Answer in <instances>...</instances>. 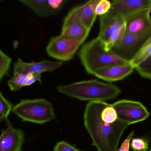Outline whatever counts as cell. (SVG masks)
<instances>
[{
    "label": "cell",
    "mask_w": 151,
    "mask_h": 151,
    "mask_svg": "<svg viewBox=\"0 0 151 151\" xmlns=\"http://www.w3.org/2000/svg\"><path fill=\"white\" fill-rule=\"evenodd\" d=\"M135 70L143 78L151 80V56L136 67Z\"/></svg>",
    "instance_id": "603a6c76"
},
{
    "label": "cell",
    "mask_w": 151,
    "mask_h": 151,
    "mask_svg": "<svg viewBox=\"0 0 151 151\" xmlns=\"http://www.w3.org/2000/svg\"><path fill=\"white\" fill-rule=\"evenodd\" d=\"M111 8V1L108 0H99L95 10L96 16H103L106 14Z\"/></svg>",
    "instance_id": "cb8c5ba5"
},
{
    "label": "cell",
    "mask_w": 151,
    "mask_h": 151,
    "mask_svg": "<svg viewBox=\"0 0 151 151\" xmlns=\"http://www.w3.org/2000/svg\"><path fill=\"white\" fill-rule=\"evenodd\" d=\"M145 43H151V35L149 37V38L147 39V40L145 41Z\"/></svg>",
    "instance_id": "83f0119b"
},
{
    "label": "cell",
    "mask_w": 151,
    "mask_h": 151,
    "mask_svg": "<svg viewBox=\"0 0 151 151\" xmlns=\"http://www.w3.org/2000/svg\"><path fill=\"white\" fill-rule=\"evenodd\" d=\"M106 104L103 101L88 103L83 115L84 126L98 151H117L121 137L129 126L119 119L113 123L103 121L101 113Z\"/></svg>",
    "instance_id": "6da1fadb"
},
{
    "label": "cell",
    "mask_w": 151,
    "mask_h": 151,
    "mask_svg": "<svg viewBox=\"0 0 151 151\" xmlns=\"http://www.w3.org/2000/svg\"><path fill=\"white\" fill-rule=\"evenodd\" d=\"M1 2H2V1H0V3Z\"/></svg>",
    "instance_id": "f1b7e54d"
},
{
    "label": "cell",
    "mask_w": 151,
    "mask_h": 151,
    "mask_svg": "<svg viewBox=\"0 0 151 151\" xmlns=\"http://www.w3.org/2000/svg\"><path fill=\"white\" fill-rule=\"evenodd\" d=\"M151 151V150H150V151Z\"/></svg>",
    "instance_id": "f546056e"
},
{
    "label": "cell",
    "mask_w": 151,
    "mask_h": 151,
    "mask_svg": "<svg viewBox=\"0 0 151 151\" xmlns=\"http://www.w3.org/2000/svg\"><path fill=\"white\" fill-rule=\"evenodd\" d=\"M61 61H51L48 60L35 63H26L20 58L18 59L14 64L13 73L27 74L52 72L59 68L63 65Z\"/></svg>",
    "instance_id": "7c38bea8"
},
{
    "label": "cell",
    "mask_w": 151,
    "mask_h": 151,
    "mask_svg": "<svg viewBox=\"0 0 151 151\" xmlns=\"http://www.w3.org/2000/svg\"><path fill=\"white\" fill-rule=\"evenodd\" d=\"M79 58L85 71L93 75L99 69L116 65L130 64L111 51H106L104 43L98 37L83 46L79 51Z\"/></svg>",
    "instance_id": "3957f363"
},
{
    "label": "cell",
    "mask_w": 151,
    "mask_h": 151,
    "mask_svg": "<svg viewBox=\"0 0 151 151\" xmlns=\"http://www.w3.org/2000/svg\"><path fill=\"white\" fill-rule=\"evenodd\" d=\"M12 59L0 49V81L9 74Z\"/></svg>",
    "instance_id": "7402d4cb"
},
{
    "label": "cell",
    "mask_w": 151,
    "mask_h": 151,
    "mask_svg": "<svg viewBox=\"0 0 151 151\" xmlns=\"http://www.w3.org/2000/svg\"><path fill=\"white\" fill-rule=\"evenodd\" d=\"M134 134V131H132L129 134L126 140L122 143L121 146L117 151H129L130 145V141L132 140V137Z\"/></svg>",
    "instance_id": "4316f807"
},
{
    "label": "cell",
    "mask_w": 151,
    "mask_h": 151,
    "mask_svg": "<svg viewBox=\"0 0 151 151\" xmlns=\"http://www.w3.org/2000/svg\"><path fill=\"white\" fill-rule=\"evenodd\" d=\"M126 33V24L124 22L111 34L108 40L104 43L106 50L110 51L113 47L121 40Z\"/></svg>",
    "instance_id": "ac0fdd59"
},
{
    "label": "cell",
    "mask_w": 151,
    "mask_h": 151,
    "mask_svg": "<svg viewBox=\"0 0 151 151\" xmlns=\"http://www.w3.org/2000/svg\"><path fill=\"white\" fill-rule=\"evenodd\" d=\"M7 127L0 135V151H22L25 142L24 133L15 128L7 120Z\"/></svg>",
    "instance_id": "30bf717a"
},
{
    "label": "cell",
    "mask_w": 151,
    "mask_h": 151,
    "mask_svg": "<svg viewBox=\"0 0 151 151\" xmlns=\"http://www.w3.org/2000/svg\"><path fill=\"white\" fill-rule=\"evenodd\" d=\"M130 145L134 151H146L149 148V144L142 138L132 139Z\"/></svg>",
    "instance_id": "d4e9b609"
},
{
    "label": "cell",
    "mask_w": 151,
    "mask_h": 151,
    "mask_svg": "<svg viewBox=\"0 0 151 151\" xmlns=\"http://www.w3.org/2000/svg\"><path fill=\"white\" fill-rule=\"evenodd\" d=\"M101 118L103 121L108 123H113L118 120L117 112L111 104L106 103L102 110Z\"/></svg>",
    "instance_id": "ffe728a7"
},
{
    "label": "cell",
    "mask_w": 151,
    "mask_h": 151,
    "mask_svg": "<svg viewBox=\"0 0 151 151\" xmlns=\"http://www.w3.org/2000/svg\"><path fill=\"white\" fill-rule=\"evenodd\" d=\"M144 9L151 11V0H116L111 1L108 12L125 20L130 15Z\"/></svg>",
    "instance_id": "9c48e42d"
},
{
    "label": "cell",
    "mask_w": 151,
    "mask_h": 151,
    "mask_svg": "<svg viewBox=\"0 0 151 151\" xmlns=\"http://www.w3.org/2000/svg\"><path fill=\"white\" fill-rule=\"evenodd\" d=\"M54 151H81L64 141L58 142L54 147Z\"/></svg>",
    "instance_id": "484cf974"
},
{
    "label": "cell",
    "mask_w": 151,
    "mask_h": 151,
    "mask_svg": "<svg viewBox=\"0 0 151 151\" xmlns=\"http://www.w3.org/2000/svg\"><path fill=\"white\" fill-rule=\"evenodd\" d=\"M67 1L19 0V2L31 9L38 17H48L58 14Z\"/></svg>",
    "instance_id": "8fae6325"
},
{
    "label": "cell",
    "mask_w": 151,
    "mask_h": 151,
    "mask_svg": "<svg viewBox=\"0 0 151 151\" xmlns=\"http://www.w3.org/2000/svg\"><path fill=\"white\" fill-rule=\"evenodd\" d=\"M12 112L23 121L40 125L56 118L52 104L44 98L22 100L13 106Z\"/></svg>",
    "instance_id": "277c9868"
},
{
    "label": "cell",
    "mask_w": 151,
    "mask_h": 151,
    "mask_svg": "<svg viewBox=\"0 0 151 151\" xmlns=\"http://www.w3.org/2000/svg\"><path fill=\"white\" fill-rule=\"evenodd\" d=\"M90 30L81 23H76L62 29L61 34L79 41L82 44L88 36Z\"/></svg>",
    "instance_id": "2e32d148"
},
{
    "label": "cell",
    "mask_w": 151,
    "mask_h": 151,
    "mask_svg": "<svg viewBox=\"0 0 151 151\" xmlns=\"http://www.w3.org/2000/svg\"><path fill=\"white\" fill-rule=\"evenodd\" d=\"M151 56V43H144L129 63L134 66L135 69L136 67Z\"/></svg>",
    "instance_id": "d6986e66"
},
{
    "label": "cell",
    "mask_w": 151,
    "mask_h": 151,
    "mask_svg": "<svg viewBox=\"0 0 151 151\" xmlns=\"http://www.w3.org/2000/svg\"><path fill=\"white\" fill-rule=\"evenodd\" d=\"M124 22L125 20L122 17L109 12L100 16V27L98 37L104 43L111 34Z\"/></svg>",
    "instance_id": "9a60e30c"
},
{
    "label": "cell",
    "mask_w": 151,
    "mask_h": 151,
    "mask_svg": "<svg viewBox=\"0 0 151 151\" xmlns=\"http://www.w3.org/2000/svg\"><path fill=\"white\" fill-rule=\"evenodd\" d=\"M81 45L77 40L61 34L50 38L46 51L50 56L59 61H70L73 58Z\"/></svg>",
    "instance_id": "5b68a950"
},
{
    "label": "cell",
    "mask_w": 151,
    "mask_h": 151,
    "mask_svg": "<svg viewBox=\"0 0 151 151\" xmlns=\"http://www.w3.org/2000/svg\"><path fill=\"white\" fill-rule=\"evenodd\" d=\"M59 93L83 101H105L117 98L121 92L114 84L88 80L57 87Z\"/></svg>",
    "instance_id": "7a4b0ae2"
},
{
    "label": "cell",
    "mask_w": 151,
    "mask_h": 151,
    "mask_svg": "<svg viewBox=\"0 0 151 151\" xmlns=\"http://www.w3.org/2000/svg\"><path fill=\"white\" fill-rule=\"evenodd\" d=\"M111 105L117 112L118 119L129 126L145 120L150 114L145 106L138 101L122 99Z\"/></svg>",
    "instance_id": "8992f818"
},
{
    "label": "cell",
    "mask_w": 151,
    "mask_h": 151,
    "mask_svg": "<svg viewBox=\"0 0 151 151\" xmlns=\"http://www.w3.org/2000/svg\"><path fill=\"white\" fill-rule=\"evenodd\" d=\"M30 73L27 74L13 73L12 77L8 81V85L12 91H16L24 87L28 86Z\"/></svg>",
    "instance_id": "e0dca14e"
},
{
    "label": "cell",
    "mask_w": 151,
    "mask_h": 151,
    "mask_svg": "<svg viewBox=\"0 0 151 151\" xmlns=\"http://www.w3.org/2000/svg\"><path fill=\"white\" fill-rule=\"evenodd\" d=\"M99 1L90 0L73 8L64 19L62 29L76 23H81L91 30L96 18L95 10Z\"/></svg>",
    "instance_id": "ba28073f"
},
{
    "label": "cell",
    "mask_w": 151,
    "mask_h": 151,
    "mask_svg": "<svg viewBox=\"0 0 151 151\" xmlns=\"http://www.w3.org/2000/svg\"><path fill=\"white\" fill-rule=\"evenodd\" d=\"M134 68L130 64L116 65L97 70L94 75L108 82L121 80L130 75Z\"/></svg>",
    "instance_id": "5bb4252c"
},
{
    "label": "cell",
    "mask_w": 151,
    "mask_h": 151,
    "mask_svg": "<svg viewBox=\"0 0 151 151\" xmlns=\"http://www.w3.org/2000/svg\"><path fill=\"white\" fill-rule=\"evenodd\" d=\"M151 35V32L134 34L126 32L122 39L111 51L121 58L130 62Z\"/></svg>",
    "instance_id": "52a82bcc"
},
{
    "label": "cell",
    "mask_w": 151,
    "mask_h": 151,
    "mask_svg": "<svg viewBox=\"0 0 151 151\" xmlns=\"http://www.w3.org/2000/svg\"><path fill=\"white\" fill-rule=\"evenodd\" d=\"M13 107L12 104L4 98L0 91V122L8 120Z\"/></svg>",
    "instance_id": "44dd1931"
},
{
    "label": "cell",
    "mask_w": 151,
    "mask_h": 151,
    "mask_svg": "<svg viewBox=\"0 0 151 151\" xmlns=\"http://www.w3.org/2000/svg\"><path fill=\"white\" fill-rule=\"evenodd\" d=\"M149 9L135 12L125 19L126 32L139 34L151 32V18Z\"/></svg>",
    "instance_id": "4fadbf2b"
}]
</instances>
